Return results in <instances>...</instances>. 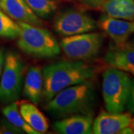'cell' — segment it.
<instances>
[{
  "label": "cell",
  "instance_id": "1",
  "mask_svg": "<svg viewBox=\"0 0 134 134\" xmlns=\"http://www.w3.org/2000/svg\"><path fill=\"white\" fill-rule=\"evenodd\" d=\"M43 96L49 100L62 90L91 81L95 75L92 67L82 60L60 61L43 68Z\"/></svg>",
  "mask_w": 134,
  "mask_h": 134
},
{
  "label": "cell",
  "instance_id": "2",
  "mask_svg": "<svg viewBox=\"0 0 134 134\" xmlns=\"http://www.w3.org/2000/svg\"><path fill=\"white\" fill-rule=\"evenodd\" d=\"M95 88L91 81L83 82L62 90L48 100L46 110L58 115L86 113L95 102Z\"/></svg>",
  "mask_w": 134,
  "mask_h": 134
},
{
  "label": "cell",
  "instance_id": "3",
  "mask_svg": "<svg viewBox=\"0 0 134 134\" xmlns=\"http://www.w3.org/2000/svg\"><path fill=\"white\" fill-rule=\"evenodd\" d=\"M20 33L17 46L23 52L35 58H53L60 53V46L48 30L37 25L18 23Z\"/></svg>",
  "mask_w": 134,
  "mask_h": 134
},
{
  "label": "cell",
  "instance_id": "4",
  "mask_svg": "<svg viewBox=\"0 0 134 134\" xmlns=\"http://www.w3.org/2000/svg\"><path fill=\"white\" fill-rule=\"evenodd\" d=\"M132 79L128 73L111 67L103 73L102 95L107 111L123 113L129 97Z\"/></svg>",
  "mask_w": 134,
  "mask_h": 134
},
{
  "label": "cell",
  "instance_id": "5",
  "mask_svg": "<svg viewBox=\"0 0 134 134\" xmlns=\"http://www.w3.org/2000/svg\"><path fill=\"white\" fill-rule=\"evenodd\" d=\"M24 63L18 54L8 52L0 79V103L10 104L17 100L22 89Z\"/></svg>",
  "mask_w": 134,
  "mask_h": 134
},
{
  "label": "cell",
  "instance_id": "6",
  "mask_svg": "<svg viewBox=\"0 0 134 134\" xmlns=\"http://www.w3.org/2000/svg\"><path fill=\"white\" fill-rule=\"evenodd\" d=\"M102 34L87 32L65 37L60 43V48L70 59L85 60L97 56L103 45Z\"/></svg>",
  "mask_w": 134,
  "mask_h": 134
},
{
  "label": "cell",
  "instance_id": "7",
  "mask_svg": "<svg viewBox=\"0 0 134 134\" xmlns=\"http://www.w3.org/2000/svg\"><path fill=\"white\" fill-rule=\"evenodd\" d=\"M97 27V23L91 16L73 9L63 11L54 22L55 31L64 37L91 32Z\"/></svg>",
  "mask_w": 134,
  "mask_h": 134
},
{
  "label": "cell",
  "instance_id": "8",
  "mask_svg": "<svg viewBox=\"0 0 134 134\" xmlns=\"http://www.w3.org/2000/svg\"><path fill=\"white\" fill-rule=\"evenodd\" d=\"M97 24L116 46L125 45L130 37L134 34V19L125 20L103 14Z\"/></svg>",
  "mask_w": 134,
  "mask_h": 134
},
{
  "label": "cell",
  "instance_id": "9",
  "mask_svg": "<svg viewBox=\"0 0 134 134\" xmlns=\"http://www.w3.org/2000/svg\"><path fill=\"white\" fill-rule=\"evenodd\" d=\"M130 113L101 111L92 123V133L95 134H114L130 125Z\"/></svg>",
  "mask_w": 134,
  "mask_h": 134
},
{
  "label": "cell",
  "instance_id": "10",
  "mask_svg": "<svg viewBox=\"0 0 134 134\" xmlns=\"http://www.w3.org/2000/svg\"><path fill=\"white\" fill-rule=\"evenodd\" d=\"M0 8L17 23L40 26L43 21L29 8L25 0H0Z\"/></svg>",
  "mask_w": 134,
  "mask_h": 134
},
{
  "label": "cell",
  "instance_id": "11",
  "mask_svg": "<svg viewBox=\"0 0 134 134\" xmlns=\"http://www.w3.org/2000/svg\"><path fill=\"white\" fill-rule=\"evenodd\" d=\"M104 61L111 67L130 73L134 76V47L127 43L124 46H112L106 52Z\"/></svg>",
  "mask_w": 134,
  "mask_h": 134
},
{
  "label": "cell",
  "instance_id": "12",
  "mask_svg": "<svg viewBox=\"0 0 134 134\" xmlns=\"http://www.w3.org/2000/svg\"><path fill=\"white\" fill-rule=\"evenodd\" d=\"M93 119L90 114L74 115L54 124L55 130L62 134L92 133Z\"/></svg>",
  "mask_w": 134,
  "mask_h": 134
},
{
  "label": "cell",
  "instance_id": "13",
  "mask_svg": "<svg viewBox=\"0 0 134 134\" xmlns=\"http://www.w3.org/2000/svg\"><path fill=\"white\" fill-rule=\"evenodd\" d=\"M43 69L36 65L29 68L25 79L23 95L34 104H37L43 94Z\"/></svg>",
  "mask_w": 134,
  "mask_h": 134
},
{
  "label": "cell",
  "instance_id": "14",
  "mask_svg": "<svg viewBox=\"0 0 134 134\" xmlns=\"http://www.w3.org/2000/svg\"><path fill=\"white\" fill-rule=\"evenodd\" d=\"M19 112L24 120L39 134L46 133L48 129L47 118L31 101L23 100L19 104Z\"/></svg>",
  "mask_w": 134,
  "mask_h": 134
},
{
  "label": "cell",
  "instance_id": "15",
  "mask_svg": "<svg viewBox=\"0 0 134 134\" xmlns=\"http://www.w3.org/2000/svg\"><path fill=\"white\" fill-rule=\"evenodd\" d=\"M100 8L104 14L111 17L134 19V0H106Z\"/></svg>",
  "mask_w": 134,
  "mask_h": 134
},
{
  "label": "cell",
  "instance_id": "16",
  "mask_svg": "<svg viewBox=\"0 0 134 134\" xmlns=\"http://www.w3.org/2000/svg\"><path fill=\"white\" fill-rule=\"evenodd\" d=\"M2 113L8 121L22 130L23 133L28 134H39L23 118L19 112L18 102L14 101L10 103L2 110Z\"/></svg>",
  "mask_w": 134,
  "mask_h": 134
},
{
  "label": "cell",
  "instance_id": "17",
  "mask_svg": "<svg viewBox=\"0 0 134 134\" xmlns=\"http://www.w3.org/2000/svg\"><path fill=\"white\" fill-rule=\"evenodd\" d=\"M29 8L40 18H48L57 10L55 0H25Z\"/></svg>",
  "mask_w": 134,
  "mask_h": 134
},
{
  "label": "cell",
  "instance_id": "18",
  "mask_svg": "<svg viewBox=\"0 0 134 134\" xmlns=\"http://www.w3.org/2000/svg\"><path fill=\"white\" fill-rule=\"evenodd\" d=\"M20 27L9 16L0 8V37L6 39L18 38Z\"/></svg>",
  "mask_w": 134,
  "mask_h": 134
},
{
  "label": "cell",
  "instance_id": "19",
  "mask_svg": "<svg viewBox=\"0 0 134 134\" xmlns=\"http://www.w3.org/2000/svg\"><path fill=\"white\" fill-rule=\"evenodd\" d=\"M22 130L11 125L9 121L0 124V134H16L23 133Z\"/></svg>",
  "mask_w": 134,
  "mask_h": 134
},
{
  "label": "cell",
  "instance_id": "20",
  "mask_svg": "<svg viewBox=\"0 0 134 134\" xmlns=\"http://www.w3.org/2000/svg\"><path fill=\"white\" fill-rule=\"evenodd\" d=\"M126 107L131 113H134V80H132L130 91L126 104Z\"/></svg>",
  "mask_w": 134,
  "mask_h": 134
},
{
  "label": "cell",
  "instance_id": "21",
  "mask_svg": "<svg viewBox=\"0 0 134 134\" xmlns=\"http://www.w3.org/2000/svg\"><path fill=\"white\" fill-rule=\"evenodd\" d=\"M83 5L92 8H100L106 0H80Z\"/></svg>",
  "mask_w": 134,
  "mask_h": 134
},
{
  "label": "cell",
  "instance_id": "22",
  "mask_svg": "<svg viewBox=\"0 0 134 134\" xmlns=\"http://www.w3.org/2000/svg\"><path fill=\"white\" fill-rule=\"evenodd\" d=\"M5 50L3 48H0V77L2 72L3 66H4V63H5Z\"/></svg>",
  "mask_w": 134,
  "mask_h": 134
},
{
  "label": "cell",
  "instance_id": "23",
  "mask_svg": "<svg viewBox=\"0 0 134 134\" xmlns=\"http://www.w3.org/2000/svg\"><path fill=\"white\" fill-rule=\"evenodd\" d=\"M119 133L121 134H133L134 133V130H133V128L130 127V126H128V127H126L125 128L121 130L120 131Z\"/></svg>",
  "mask_w": 134,
  "mask_h": 134
},
{
  "label": "cell",
  "instance_id": "24",
  "mask_svg": "<svg viewBox=\"0 0 134 134\" xmlns=\"http://www.w3.org/2000/svg\"><path fill=\"white\" fill-rule=\"evenodd\" d=\"M127 45H129V46H133V47H134V37L130 41L129 43H127Z\"/></svg>",
  "mask_w": 134,
  "mask_h": 134
},
{
  "label": "cell",
  "instance_id": "25",
  "mask_svg": "<svg viewBox=\"0 0 134 134\" xmlns=\"http://www.w3.org/2000/svg\"><path fill=\"white\" fill-rule=\"evenodd\" d=\"M130 126L133 128V130H134V118H133L132 119H131V122H130Z\"/></svg>",
  "mask_w": 134,
  "mask_h": 134
}]
</instances>
